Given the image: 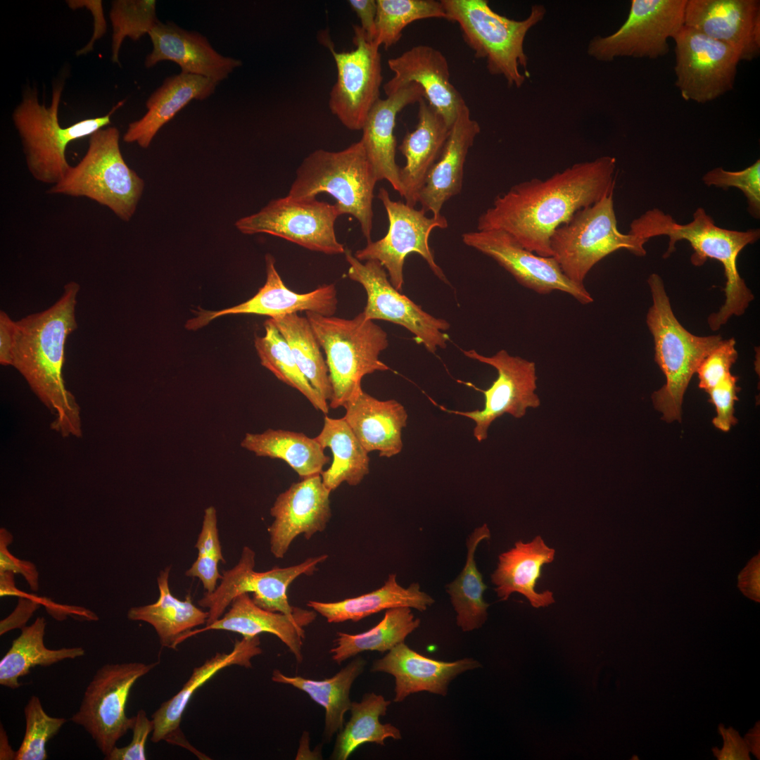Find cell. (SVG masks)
Listing matches in <instances>:
<instances>
[{
    "label": "cell",
    "mask_w": 760,
    "mask_h": 760,
    "mask_svg": "<svg viewBox=\"0 0 760 760\" xmlns=\"http://www.w3.org/2000/svg\"><path fill=\"white\" fill-rule=\"evenodd\" d=\"M616 169V158L604 156L545 179L514 184L480 215L477 230H502L530 251L551 257L553 232L578 210L614 192Z\"/></svg>",
    "instance_id": "cell-1"
},
{
    "label": "cell",
    "mask_w": 760,
    "mask_h": 760,
    "mask_svg": "<svg viewBox=\"0 0 760 760\" xmlns=\"http://www.w3.org/2000/svg\"><path fill=\"white\" fill-rule=\"evenodd\" d=\"M79 291L77 283L68 282L50 308L16 321L11 365L55 416L51 429L63 437L82 436L80 407L63 376L66 340L77 328Z\"/></svg>",
    "instance_id": "cell-2"
},
{
    "label": "cell",
    "mask_w": 760,
    "mask_h": 760,
    "mask_svg": "<svg viewBox=\"0 0 760 760\" xmlns=\"http://www.w3.org/2000/svg\"><path fill=\"white\" fill-rule=\"evenodd\" d=\"M629 233L647 240L654 236H669V247L664 258L675 251L677 241L685 240L694 251L690 258L692 265L701 266L708 258L721 263L726 279V300L720 310L708 318L712 330L718 329L733 315H743L753 300L752 293L738 272L737 259L745 246L758 241L759 229L742 232L721 228L702 208L695 211L691 222L680 224L670 215L653 208L632 221Z\"/></svg>",
    "instance_id": "cell-3"
},
{
    "label": "cell",
    "mask_w": 760,
    "mask_h": 760,
    "mask_svg": "<svg viewBox=\"0 0 760 760\" xmlns=\"http://www.w3.org/2000/svg\"><path fill=\"white\" fill-rule=\"evenodd\" d=\"M652 305L647 324L654 342L655 361L666 377L652 395L654 407L666 422H680L683 395L702 360L723 340L720 335L699 336L676 319L662 279L652 274L647 280Z\"/></svg>",
    "instance_id": "cell-4"
},
{
    "label": "cell",
    "mask_w": 760,
    "mask_h": 760,
    "mask_svg": "<svg viewBox=\"0 0 760 760\" xmlns=\"http://www.w3.org/2000/svg\"><path fill=\"white\" fill-rule=\"evenodd\" d=\"M377 182L360 140L341 151L317 149L310 153L297 168L288 196L308 198L321 193L329 194L341 215L348 214L357 220L368 242L372 241Z\"/></svg>",
    "instance_id": "cell-5"
},
{
    "label": "cell",
    "mask_w": 760,
    "mask_h": 760,
    "mask_svg": "<svg viewBox=\"0 0 760 760\" xmlns=\"http://www.w3.org/2000/svg\"><path fill=\"white\" fill-rule=\"evenodd\" d=\"M306 317L326 355L332 409L345 406L362 388L365 375L390 369L379 358L388 346V334L362 312L353 319L312 312H306Z\"/></svg>",
    "instance_id": "cell-6"
},
{
    "label": "cell",
    "mask_w": 760,
    "mask_h": 760,
    "mask_svg": "<svg viewBox=\"0 0 760 760\" xmlns=\"http://www.w3.org/2000/svg\"><path fill=\"white\" fill-rule=\"evenodd\" d=\"M63 89V82L54 84L51 103L47 108L39 103L37 89L27 87L12 115L29 172L38 182L52 186L63 179L71 166L65 156L68 144L109 125L111 115L122 104L120 102L104 116L63 127L58 120Z\"/></svg>",
    "instance_id": "cell-7"
},
{
    "label": "cell",
    "mask_w": 760,
    "mask_h": 760,
    "mask_svg": "<svg viewBox=\"0 0 760 760\" xmlns=\"http://www.w3.org/2000/svg\"><path fill=\"white\" fill-rule=\"evenodd\" d=\"M446 20L457 23L466 44L478 58L486 60L491 75H502L509 87H520L526 76L528 58L524 42L528 30L541 21L545 8L532 6L523 20L509 19L493 11L486 0H441ZM527 72V71H526Z\"/></svg>",
    "instance_id": "cell-8"
},
{
    "label": "cell",
    "mask_w": 760,
    "mask_h": 760,
    "mask_svg": "<svg viewBox=\"0 0 760 760\" xmlns=\"http://www.w3.org/2000/svg\"><path fill=\"white\" fill-rule=\"evenodd\" d=\"M120 132L102 128L89 137L85 155L70 166L49 194L86 197L109 208L120 220L133 217L144 189V181L125 163L120 151Z\"/></svg>",
    "instance_id": "cell-9"
},
{
    "label": "cell",
    "mask_w": 760,
    "mask_h": 760,
    "mask_svg": "<svg viewBox=\"0 0 760 760\" xmlns=\"http://www.w3.org/2000/svg\"><path fill=\"white\" fill-rule=\"evenodd\" d=\"M613 193L576 212L551 236L552 256L574 283L584 285L591 269L619 249L640 257L646 254L644 245L649 240L618 229Z\"/></svg>",
    "instance_id": "cell-10"
},
{
    "label": "cell",
    "mask_w": 760,
    "mask_h": 760,
    "mask_svg": "<svg viewBox=\"0 0 760 760\" xmlns=\"http://www.w3.org/2000/svg\"><path fill=\"white\" fill-rule=\"evenodd\" d=\"M255 552L243 547L238 563L224 571L220 584L212 593H205L198 601L199 606L207 608L209 616L205 625L220 618L232 602L239 595L253 593V602L259 607L281 612L293 618L316 617L317 612L291 606L287 590L293 581L301 575L311 576L317 566L328 558L326 554L309 557L303 562L284 568L274 567L258 572L254 570Z\"/></svg>",
    "instance_id": "cell-11"
},
{
    "label": "cell",
    "mask_w": 760,
    "mask_h": 760,
    "mask_svg": "<svg viewBox=\"0 0 760 760\" xmlns=\"http://www.w3.org/2000/svg\"><path fill=\"white\" fill-rule=\"evenodd\" d=\"M158 664H106L96 671L87 686L80 707L70 720L89 733L104 757L134 726L135 716L126 715L132 688Z\"/></svg>",
    "instance_id": "cell-12"
},
{
    "label": "cell",
    "mask_w": 760,
    "mask_h": 760,
    "mask_svg": "<svg viewBox=\"0 0 760 760\" xmlns=\"http://www.w3.org/2000/svg\"><path fill=\"white\" fill-rule=\"evenodd\" d=\"M377 196L387 214L388 232L383 238L367 242L364 248L356 251L355 257L362 262L370 260L379 262L392 285L401 292L405 258L410 253H417L436 277L450 285L444 272L435 260L429 242L433 229L448 227L446 217L443 215L427 217L421 209L393 201L385 188L379 189Z\"/></svg>",
    "instance_id": "cell-13"
},
{
    "label": "cell",
    "mask_w": 760,
    "mask_h": 760,
    "mask_svg": "<svg viewBox=\"0 0 760 760\" xmlns=\"http://www.w3.org/2000/svg\"><path fill=\"white\" fill-rule=\"evenodd\" d=\"M341 215L335 204L316 198H296L287 195L239 219L235 227L244 234H267L312 251L338 255L346 250L335 233V222Z\"/></svg>",
    "instance_id": "cell-14"
},
{
    "label": "cell",
    "mask_w": 760,
    "mask_h": 760,
    "mask_svg": "<svg viewBox=\"0 0 760 760\" xmlns=\"http://www.w3.org/2000/svg\"><path fill=\"white\" fill-rule=\"evenodd\" d=\"M344 254L349 264L348 277L361 284L367 293L362 311L367 319L387 321L404 327L413 334L417 343L423 345L431 353L447 347L450 340L445 332L450 327L448 322L426 312L398 291L379 262L370 260L362 262L348 249Z\"/></svg>",
    "instance_id": "cell-15"
},
{
    "label": "cell",
    "mask_w": 760,
    "mask_h": 760,
    "mask_svg": "<svg viewBox=\"0 0 760 760\" xmlns=\"http://www.w3.org/2000/svg\"><path fill=\"white\" fill-rule=\"evenodd\" d=\"M687 0H632L628 16L613 34L594 37L588 53L600 61L618 57L656 59L669 51L668 40L684 26Z\"/></svg>",
    "instance_id": "cell-16"
},
{
    "label": "cell",
    "mask_w": 760,
    "mask_h": 760,
    "mask_svg": "<svg viewBox=\"0 0 760 760\" xmlns=\"http://www.w3.org/2000/svg\"><path fill=\"white\" fill-rule=\"evenodd\" d=\"M673 39L675 84L684 100L706 103L733 89L741 61L733 47L685 25Z\"/></svg>",
    "instance_id": "cell-17"
},
{
    "label": "cell",
    "mask_w": 760,
    "mask_h": 760,
    "mask_svg": "<svg viewBox=\"0 0 760 760\" xmlns=\"http://www.w3.org/2000/svg\"><path fill=\"white\" fill-rule=\"evenodd\" d=\"M353 27L355 48L350 51H336L324 37L337 69L329 107L346 128L362 130L369 111L380 99L383 76L379 46L367 39L360 25Z\"/></svg>",
    "instance_id": "cell-18"
},
{
    "label": "cell",
    "mask_w": 760,
    "mask_h": 760,
    "mask_svg": "<svg viewBox=\"0 0 760 760\" xmlns=\"http://www.w3.org/2000/svg\"><path fill=\"white\" fill-rule=\"evenodd\" d=\"M472 360L488 365L498 372V377L486 390L478 389L484 395L482 410L472 411L444 410L467 417L475 422L474 436L479 442L488 438L492 423L504 414L517 419L523 417L528 408H537L540 400L536 394V367L533 361L511 355L501 349L491 356H485L476 350H462Z\"/></svg>",
    "instance_id": "cell-19"
},
{
    "label": "cell",
    "mask_w": 760,
    "mask_h": 760,
    "mask_svg": "<svg viewBox=\"0 0 760 760\" xmlns=\"http://www.w3.org/2000/svg\"><path fill=\"white\" fill-rule=\"evenodd\" d=\"M462 240L468 247L495 260L521 286L538 294L559 291L583 305L593 302L585 286L568 279L552 256H540L530 251L506 232H468L462 235Z\"/></svg>",
    "instance_id": "cell-20"
},
{
    "label": "cell",
    "mask_w": 760,
    "mask_h": 760,
    "mask_svg": "<svg viewBox=\"0 0 760 760\" xmlns=\"http://www.w3.org/2000/svg\"><path fill=\"white\" fill-rule=\"evenodd\" d=\"M331 493L318 474L292 483L277 497L270 510L274 520L267 528L275 558L283 559L298 536L309 540L327 528L331 517Z\"/></svg>",
    "instance_id": "cell-21"
},
{
    "label": "cell",
    "mask_w": 760,
    "mask_h": 760,
    "mask_svg": "<svg viewBox=\"0 0 760 760\" xmlns=\"http://www.w3.org/2000/svg\"><path fill=\"white\" fill-rule=\"evenodd\" d=\"M684 25L733 47L740 61L760 54L759 0H687Z\"/></svg>",
    "instance_id": "cell-22"
},
{
    "label": "cell",
    "mask_w": 760,
    "mask_h": 760,
    "mask_svg": "<svg viewBox=\"0 0 760 760\" xmlns=\"http://www.w3.org/2000/svg\"><path fill=\"white\" fill-rule=\"evenodd\" d=\"M267 278L257 293L246 302L218 311H200L186 324L188 329H197L221 316L253 314L270 318L298 312H312L333 316L337 310V291L334 284H323L315 290L299 293L290 290L283 282L275 267V259L265 255Z\"/></svg>",
    "instance_id": "cell-23"
},
{
    "label": "cell",
    "mask_w": 760,
    "mask_h": 760,
    "mask_svg": "<svg viewBox=\"0 0 760 760\" xmlns=\"http://www.w3.org/2000/svg\"><path fill=\"white\" fill-rule=\"evenodd\" d=\"M388 65L394 75L384 85L386 96L415 83L424 90L428 103L451 127L466 103L452 84L448 61L440 51L426 45L415 46L390 58Z\"/></svg>",
    "instance_id": "cell-24"
},
{
    "label": "cell",
    "mask_w": 760,
    "mask_h": 760,
    "mask_svg": "<svg viewBox=\"0 0 760 760\" xmlns=\"http://www.w3.org/2000/svg\"><path fill=\"white\" fill-rule=\"evenodd\" d=\"M262 652L258 635L243 637L240 640H235L229 652H217L201 666L195 667L180 690L163 702L152 714L153 730L151 740L154 743L165 741L189 750L199 759H208L189 742L180 728L188 704L196 691L220 671L233 665L251 668V659Z\"/></svg>",
    "instance_id": "cell-25"
},
{
    "label": "cell",
    "mask_w": 760,
    "mask_h": 760,
    "mask_svg": "<svg viewBox=\"0 0 760 760\" xmlns=\"http://www.w3.org/2000/svg\"><path fill=\"white\" fill-rule=\"evenodd\" d=\"M148 34L153 49L146 57V68L170 61L177 63L182 73L203 76L219 83L242 65L239 59L218 53L203 34L183 29L172 21L159 20Z\"/></svg>",
    "instance_id": "cell-26"
},
{
    "label": "cell",
    "mask_w": 760,
    "mask_h": 760,
    "mask_svg": "<svg viewBox=\"0 0 760 760\" xmlns=\"http://www.w3.org/2000/svg\"><path fill=\"white\" fill-rule=\"evenodd\" d=\"M473 658L443 661L426 657L401 642L382 658L375 660L372 672H383L395 678L394 702H403L419 692L445 696L450 682L461 673L481 667Z\"/></svg>",
    "instance_id": "cell-27"
},
{
    "label": "cell",
    "mask_w": 760,
    "mask_h": 760,
    "mask_svg": "<svg viewBox=\"0 0 760 760\" xmlns=\"http://www.w3.org/2000/svg\"><path fill=\"white\" fill-rule=\"evenodd\" d=\"M424 97L422 88L412 83L386 99H379L369 111L362 128L360 139L376 179L388 181L400 196L403 189L400 167L395 160L397 141L394 129L397 115L406 106ZM425 98V97H424Z\"/></svg>",
    "instance_id": "cell-28"
},
{
    "label": "cell",
    "mask_w": 760,
    "mask_h": 760,
    "mask_svg": "<svg viewBox=\"0 0 760 760\" xmlns=\"http://www.w3.org/2000/svg\"><path fill=\"white\" fill-rule=\"evenodd\" d=\"M479 124L470 116L467 104L460 110L437 161L422 189L418 203L425 213L441 215V209L462 188L464 167L469 148L480 133Z\"/></svg>",
    "instance_id": "cell-29"
},
{
    "label": "cell",
    "mask_w": 760,
    "mask_h": 760,
    "mask_svg": "<svg viewBox=\"0 0 760 760\" xmlns=\"http://www.w3.org/2000/svg\"><path fill=\"white\" fill-rule=\"evenodd\" d=\"M315 619L293 618L281 612L265 609L258 606L248 593H243L232 602L229 610L220 618L203 628L188 632L179 640L178 645L195 635L213 630L231 631L243 637H254L267 633L276 635L289 648L297 662L301 663L303 659V641L305 638L303 628Z\"/></svg>",
    "instance_id": "cell-30"
},
{
    "label": "cell",
    "mask_w": 760,
    "mask_h": 760,
    "mask_svg": "<svg viewBox=\"0 0 760 760\" xmlns=\"http://www.w3.org/2000/svg\"><path fill=\"white\" fill-rule=\"evenodd\" d=\"M343 407L344 419L368 453L378 451L379 457L389 458L401 452L408 417L401 403L379 400L361 388Z\"/></svg>",
    "instance_id": "cell-31"
},
{
    "label": "cell",
    "mask_w": 760,
    "mask_h": 760,
    "mask_svg": "<svg viewBox=\"0 0 760 760\" xmlns=\"http://www.w3.org/2000/svg\"><path fill=\"white\" fill-rule=\"evenodd\" d=\"M415 129L404 137L399 150L405 158L400 179L405 203L415 207L432 166L441 154L450 127L443 116L422 97L418 101Z\"/></svg>",
    "instance_id": "cell-32"
},
{
    "label": "cell",
    "mask_w": 760,
    "mask_h": 760,
    "mask_svg": "<svg viewBox=\"0 0 760 760\" xmlns=\"http://www.w3.org/2000/svg\"><path fill=\"white\" fill-rule=\"evenodd\" d=\"M217 84L211 79L182 72L167 77L148 99L145 115L129 124L123 141L147 148L164 125L192 100L209 97Z\"/></svg>",
    "instance_id": "cell-33"
},
{
    "label": "cell",
    "mask_w": 760,
    "mask_h": 760,
    "mask_svg": "<svg viewBox=\"0 0 760 760\" xmlns=\"http://www.w3.org/2000/svg\"><path fill=\"white\" fill-rule=\"evenodd\" d=\"M555 550L548 547L540 536L528 543L519 540L514 547L499 555L497 569L491 575L492 583L500 600H507L513 593L525 596L535 608L547 607L555 602L552 592L536 590L544 565L551 563Z\"/></svg>",
    "instance_id": "cell-34"
},
{
    "label": "cell",
    "mask_w": 760,
    "mask_h": 760,
    "mask_svg": "<svg viewBox=\"0 0 760 760\" xmlns=\"http://www.w3.org/2000/svg\"><path fill=\"white\" fill-rule=\"evenodd\" d=\"M434 603L429 595L420 590L418 583L404 588L390 574L381 588L370 593L338 602L310 600L307 605L324 617L328 623L357 622L383 610L408 607L424 612Z\"/></svg>",
    "instance_id": "cell-35"
},
{
    "label": "cell",
    "mask_w": 760,
    "mask_h": 760,
    "mask_svg": "<svg viewBox=\"0 0 760 760\" xmlns=\"http://www.w3.org/2000/svg\"><path fill=\"white\" fill-rule=\"evenodd\" d=\"M170 566L161 571L157 578L159 590L158 600L152 604L133 607L127 612V618L151 625L162 647L177 650L179 640L196 627L206 624L209 613L192 602L189 594L184 600L175 597L170 590Z\"/></svg>",
    "instance_id": "cell-36"
},
{
    "label": "cell",
    "mask_w": 760,
    "mask_h": 760,
    "mask_svg": "<svg viewBox=\"0 0 760 760\" xmlns=\"http://www.w3.org/2000/svg\"><path fill=\"white\" fill-rule=\"evenodd\" d=\"M366 664L367 661L362 657H356L334 676L320 680L301 676H288L275 669L272 672V680L305 692L324 709L323 737L328 742L343 727L344 715L351 707L350 692L352 685L363 672Z\"/></svg>",
    "instance_id": "cell-37"
},
{
    "label": "cell",
    "mask_w": 760,
    "mask_h": 760,
    "mask_svg": "<svg viewBox=\"0 0 760 760\" xmlns=\"http://www.w3.org/2000/svg\"><path fill=\"white\" fill-rule=\"evenodd\" d=\"M240 445L257 457L284 461L301 479L321 474L330 460L315 438L288 430L267 429L262 433H246Z\"/></svg>",
    "instance_id": "cell-38"
},
{
    "label": "cell",
    "mask_w": 760,
    "mask_h": 760,
    "mask_svg": "<svg viewBox=\"0 0 760 760\" xmlns=\"http://www.w3.org/2000/svg\"><path fill=\"white\" fill-rule=\"evenodd\" d=\"M46 626L45 619L39 616L31 625L21 628L20 635L13 640L0 661L1 685L17 689L22 684L19 678L30 673L32 668L48 667L64 659L84 655L82 647L47 648L44 641Z\"/></svg>",
    "instance_id": "cell-39"
},
{
    "label": "cell",
    "mask_w": 760,
    "mask_h": 760,
    "mask_svg": "<svg viewBox=\"0 0 760 760\" xmlns=\"http://www.w3.org/2000/svg\"><path fill=\"white\" fill-rule=\"evenodd\" d=\"M324 448H330L333 460L321 474L323 484L331 492L342 483L355 486L369 472V457L343 417H324L323 427L315 438Z\"/></svg>",
    "instance_id": "cell-40"
},
{
    "label": "cell",
    "mask_w": 760,
    "mask_h": 760,
    "mask_svg": "<svg viewBox=\"0 0 760 760\" xmlns=\"http://www.w3.org/2000/svg\"><path fill=\"white\" fill-rule=\"evenodd\" d=\"M391 701L374 692L366 693L360 702H352L351 717L337 733L331 759L346 760L365 743L385 745L387 738L398 740L400 730L391 723H381L379 717L386 714Z\"/></svg>",
    "instance_id": "cell-41"
},
{
    "label": "cell",
    "mask_w": 760,
    "mask_h": 760,
    "mask_svg": "<svg viewBox=\"0 0 760 760\" xmlns=\"http://www.w3.org/2000/svg\"><path fill=\"white\" fill-rule=\"evenodd\" d=\"M490 538L487 524L474 530L467 540L465 565L458 576L447 585V592L456 612L457 625L464 631L479 628L487 619L489 604L483 600L487 585L476 567L474 555L479 544Z\"/></svg>",
    "instance_id": "cell-42"
},
{
    "label": "cell",
    "mask_w": 760,
    "mask_h": 760,
    "mask_svg": "<svg viewBox=\"0 0 760 760\" xmlns=\"http://www.w3.org/2000/svg\"><path fill=\"white\" fill-rule=\"evenodd\" d=\"M420 625L410 607H400L386 610L384 618L371 629L358 634L338 632L335 647L329 650L337 664L365 651H389L405 642L408 635Z\"/></svg>",
    "instance_id": "cell-43"
},
{
    "label": "cell",
    "mask_w": 760,
    "mask_h": 760,
    "mask_svg": "<svg viewBox=\"0 0 760 760\" xmlns=\"http://www.w3.org/2000/svg\"><path fill=\"white\" fill-rule=\"evenodd\" d=\"M270 319L289 344L302 373L327 401L330 400L332 389L328 367L308 318L292 313Z\"/></svg>",
    "instance_id": "cell-44"
},
{
    "label": "cell",
    "mask_w": 760,
    "mask_h": 760,
    "mask_svg": "<svg viewBox=\"0 0 760 760\" xmlns=\"http://www.w3.org/2000/svg\"><path fill=\"white\" fill-rule=\"evenodd\" d=\"M264 325L265 335L256 336L254 341L261 365L279 380L298 391L316 410L327 414V401L302 373L283 336L270 319Z\"/></svg>",
    "instance_id": "cell-45"
},
{
    "label": "cell",
    "mask_w": 760,
    "mask_h": 760,
    "mask_svg": "<svg viewBox=\"0 0 760 760\" xmlns=\"http://www.w3.org/2000/svg\"><path fill=\"white\" fill-rule=\"evenodd\" d=\"M376 4L374 42L386 49L398 42L409 24L427 18H447L441 1L376 0Z\"/></svg>",
    "instance_id": "cell-46"
},
{
    "label": "cell",
    "mask_w": 760,
    "mask_h": 760,
    "mask_svg": "<svg viewBox=\"0 0 760 760\" xmlns=\"http://www.w3.org/2000/svg\"><path fill=\"white\" fill-rule=\"evenodd\" d=\"M113 25L112 60L118 62L119 51L125 37L137 41L159 21L156 1L152 0L113 1L110 12Z\"/></svg>",
    "instance_id": "cell-47"
},
{
    "label": "cell",
    "mask_w": 760,
    "mask_h": 760,
    "mask_svg": "<svg viewBox=\"0 0 760 760\" xmlns=\"http://www.w3.org/2000/svg\"><path fill=\"white\" fill-rule=\"evenodd\" d=\"M25 730L15 752V760H45L46 746L67 722L63 717H53L44 711L39 698L32 695L24 707Z\"/></svg>",
    "instance_id": "cell-48"
},
{
    "label": "cell",
    "mask_w": 760,
    "mask_h": 760,
    "mask_svg": "<svg viewBox=\"0 0 760 760\" xmlns=\"http://www.w3.org/2000/svg\"><path fill=\"white\" fill-rule=\"evenodd\" d=\"M195 547L198 550L197 559L185 575L198 578L206 593H212L217 587V581L222 577L218 569L219 562H224L219 538L217 511L213 506L204 511Z\"/></svg>",
    "instance_id": "cell-49"
},
{
    "label": "cell",
    "mask_w": 760,
    "mask_h": 760,
    "mask_svg": "<svg viewBox=\"0 0 760 760\" xmlns=\"http://www.w3.org/2000/svg\"><path fill=\"white\" fill-rule=\"evenodd\" d=\"M707 186H715L727 189L735 187L742 191L747 198L750 215L759 219L760 217V160H756L752 165L740 171H728L716 167L707 172L702 177Z\"/></svg>",
    "instance_id": "cell-50"
},
{
    "label": "cell",
    "mask_w": 760,
    "mask_h": 760,
    "mask_svg": "<svg viewBox=\"0 0 760 760\" xmlns=\"http://www.w3.org/2000/svg\"><path fill=\"white\" fill-rule=\"evenodd\" d=\"M737 358L735 339L722 340L702 360L697 369L699 387L708 392L730 374V368Z\"/></svg>",
    "instance_id": "cell-51"
},
{
    "label": "cell",
    "mask_w": 760,
    "mask_h": 760,
    "mask_svg": "<svg viewBox=\"0 0 760 760\" xmlns=\"http://www.w3.org/2000/svg\"><path fill=\"white\" fill-rule=\"evenodd\" d=\"M737 381V377L730 373L707 392L716 411L712 424L722 431H728L737 423L734 416V405L738 400L737 393L740 391Z\"/></svg>",
    "instance_id": "cell-52"
},
{
    "label": "cell",
    "mask_w": 760,
    "mask_h": 760,
    "mask_svg": "<svg viewBox=\"0 0 760 760\" xmlns=\"http://www.w3.org/2000/svg\"><path fill=\"white\" fill-rule=\"evenodd\" d=\"M153 730L152 719H149L144 710L140 709L135 716L133 735L131 742L126 746H115L110 753L104 757L106 760H145L146 744L148 735Z\"/></svg>",
    "instance_id": "cell-53"
},
{
    "label": "cell",
    "mask_w": 760,
    "mask_h": 760,
    "mask_svg": "<svg viewBox=\"0 0 760 760\" xmlns=\"http://www.w3.org/2000/svg\"><path fill=\"white\" fill-rule=\"evenodd\" d=\"M11 533L4 528L0 529V572L11 571L21 574L27 582L30 589H39V572L31 562L23 560L13 555L8 545L13 542Z\"/></svg>",
    "instance_id": "cell-54"
},
{
    "label": "cell",
    "mask_w": 760,
    "mask_h": 760,
    "mask_svg": "<svg viewBox=\"0 0 760 760\" xmlns=\"http://www.w3.org/2000/svg\"><path fill=\"white\" fill-rule=\"evenodd\" d=\"M14 595L19 597L18 603L12 614L1 621V635L13 628L25 626L34 612L45 601V597L26 593L18 588L15 590Z\"/></svg>",
    "instance_id": "cell-55"
},
{
    "label": "cell",
    "mask_w": 760,
    "mask_h": 760,
    "mask_svg": "<svg viewBox=\"0 0 760 760\" xmlns=\"http://www.w3.org/2000/svg\"><path fill=\"white\" fill-rule=\"evenodd\" d=\"M16 321L3 310L0 312V363L11 366L16 338Z\"/></svg>",
    "instance_id": "cell-56"
},
{
    "label": "cell",
    "mask_w": 760,
    "mask_h": 760,
    "mask_svg": "<svg viewBox=\"0 0 760 760\" xmlns=\"http://www.w3.org/2000/svg\"><path fill=\"white\" fill-rule=\"evenodd\" d=\"M348 2L360 19V27L365 32L367 39L374 42L376 36V1L350 0Z\"/></svg>",
    "instance_id": "cell-57"
},
{
    "label": "cell",
    "mask_w": 760,
    "mask_h": 760,
    "mask_svg": "<svg viewBox=\"0 0 760 760\" xmlns=\"http://www.w3.org/2000/svg\"><path fill=\"white\" fill-rule=\"evenodd\" d=\"M738 587L744 595L759 602V554L752 558L740 574Z\"/></svg>",
    "instance_id": "cell-58"
}]
</instances>
